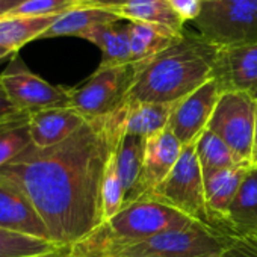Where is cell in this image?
<instances>
[{"label": "cell", "mask_w": 257, "mask_h": 257, "mask_svg": "<svg viewBox=\"0 0 257 257\" xmlns=\"http://www.w3.org/2000/svg\"><path fill=\"white\" fill-rule=\"evenodd\" d=\"M128 0H79V5L82 7H92V8H101L107 11H113L122 5H125Z\"/></svg>", "instance_id": "obj_31"}, {"label": "cell", "mask_w": 257, "mask_h": 257, "mask_svg": "<svg viewBox=\"0 0 257 257\" xmlns=\"http://www.w3.org/2000/svg\"><path fill=\"white\" fill-rule=\"evenodd\" d=\"M61 248L64 246L50 240L29 237L0 228V257H37L59 251Z\"/></svg>", "instance_id": "obj_26"}, {"label": "cell", "mask_w": 257, "mask_h": 257, "mask_svg": "<svg viewBox=\"0 0 257 257\" xmlns=\"http://www.w3.org/2000/svg\"><path fill=\"white\" fill-rule=\"evenodd\" d=\"M0 228L53 242L46 222L31 200L4 179H0Z\"/></svg>", "instance_id": "obj_12"}, {"label": "cell", "mask_w": 257, "mask_h": 257, "mask_svg": "<svg viewBox=\"0 0 257 257\" xmlns=\"http://www.w3.org/2000/svg\"><path fill=\"white\" fill-rule=\"evenodd\" d=\"M86 122V119L73 107H50L29 113V127L32 144L40 149H49L68 140Z\"/></svg>", "instance_id": "obj_13"}, {"label": "cell", "mask_w": 257, "mask_h": 257, "mask_svg": "<svg viewBox=\"0 0 257 257\" xmlns=\"http://www.w3.org/2000/svg\"><path fill=\"white\" fill-rule=\"evenodd\" d=\"M125 116L127 104L86 121L58 146L31 144L0 168V179L23 191L35 206L55 243L71 248L103 224V179L125 134Z\"/></svg>", "instance_id": "obj_1"}, {"label": "cell", "mask_w": 257, "mask_h": 257, "mask_svg": "<svg viewBox=\"0 0 257 257\" xmlns=\"http://www.w3.org/2000/svg\"><path fill=\"white\" fill-rule=\"evenodd\" d=\"M0 79L11 103L20 112L31 113L50 107L70 106L68 88L52 85L34 74L17 53L11 58Z\"/></svg>", "instance_id": "obj_9"}, {"label": "cell", "mask_w": 257, "mask_h": 257, "mask_svg": "<svg viewBox=\"0 0 257 257\" xmlns=\"http://www.w3.org/2000/svg\"><path fill=\"white\" fill-rule=\"evenodd\" d=\"M101 201H103V222L112 219L124 206V192H122V186L118 177L113 156L110 158L106 173H104L103 188H101Z\"/></svg>", "instance_id": "obj_27"}, {"label": "cell", "mask_w": 257, "mask_h": 257, "mask_svg": "<svg viewBox=\"0 0 257 257\" xmlns=\"http://www.w3.org/2000/svg\"><path fill=\"white\" fill-rule=\"evenodd\" d=\"M26 0H0V19L11 16Z\"/></svg>", "instance_id": "obj_33"}, {"label": "cell", "mask_w": 257, "mask_h": 257, "mask_svg": "<svg viewBox=\"0 0 257 257\" xmlns=\"http://www.w3.org/2000/svg\"><path fill=\"white\" fill-rule=\"evenodd\" d=\"M79 7V0H26L11 16L50 17L61 16Z\"/></svg>", "instance_id": "obj_28"}, {"label": "cell", "mask_w": 257, "mask_h": 257, "mask_svg": "<svg viewBox=\"0 0 257 257\" xmlns=\"http://www.w3.org/2000/svg\"><path fill=\"white\" fill-rule=\"evenodd\" d=\"M112 13L131 23H149L179 34L185 32V22L174 13L168 0H128Z\"/></svg>", "instance_id": "obj_19"}, {"label": "cell", "mask_w": 257, "mask_h": 257, "mask_svg": "<svg viewBox=\"0 0 257 257\" xmlns=\"http://www.w3.org/2000/svg\"><path fill=\"white\" fill-rule=\"evenodd\" d=\"M198 224L182 212L159 201L143 198L124 206L112 219L103 222L91 234L71 246L74 257L116 255L128 245L156 234L188 228Z\"/></svg>", "instance_id": "obj_3"}, {"label": "cell", "mask_w": 257, "mask_h": 257, "mask_svg": "<svg viewBox=\"0 0 257 257\" xmlns=\"http://www.w3.org/2000/svg\"><path fill=\"white\" fill-rule=\"evenodd\" d=\"M146 198L167 204L201 225L216 228L206 201L204 177L195 153V143L183 147L173 171Z\"/></svg>", "instance_id": "obj_4"}, {"label": "cell", "mask_w": 257, "mask_h": 257, "mask_svg": "<svg viewBox=\"0 0 257 257\" xmlns=\"http://www.w3.org/2000/svg\"><path fill=\"white\" fill-rule=\"evenodd\" d=\"M252 164H257V107H255V134H254V150H252Z\"/></svg>", "instance_id": "obj_35"}, {"label": "cell", "mask_w": 257, "mask_h": 257, "mask_svg": "<svg viewBox=\"0 0 257 257\" xmlns=\"http://www.w3.org/2000/svg\"><path fill=\"white\" fill-rule=\"evenodd\" d=\"M112 11L92 8V7H76L61 14L55 23L44 32L41 38H58V37H79L83 38L92 28L110 22H118Z\"/></svg>", "instance_id": "obj_20"}, {"label": "cell", "mask_w": 257, "mask_h": 257, "mask_svg": "<svg viewBox=\"0 0 257 257\" xmlns=\"http://www.w3.org/2000/svg\"><path fill=\"white\" fill-rule=\"evenodd\" d=\"M249 165H239L227 170H221L212 173L204 177V191H206V201L212 219L216 228L228 233L225 219L228 213V207L240 186V182L246 173Z\"/></svg>", "instance_id": "obj_17"}, {"label": "cell", "mask_w": 257, "mask_h": 257, "mask_svg": "<svg viewBox=\"0 0 257 257\" xmlns=\"http://www.w3.org/2000/svg\"><path fill=\"white\" fill-rule=\"evenodd\" d=\"M195 153H197V158L203 171V177L212 173L221 171V170H227V168H233L239 165H251V164L242 162L227 147V144L222 140H219L213 132H210L209 128H204L201 135L197 138Z\"/></svg>", "instance_id": "obj_24"}, {"label": "cell", "mask_w": 257, "mask_h": 257, "mask_svg": "<svg viewBox=\"0 0 257 257\" xmlns=\"http://www.w3.org/2000/svg\"><path fill=\"white\" fill-rule=\"evenodd\" d=\"M218 46L185 32L156 56L135 62L138 73L127 101L177 103L213 77Z\"/></svg>", "instance_id": "obj_2"}, {"label": "cell", "mask_w": 257, "mask_h": 257, "mask_svg": "<svg viewBox=\"0 0 257 257\" xmlns=\"http://www.w3.org/2000/svg\"><path fill=\"white\" fill-rule=\"evenodd\" d=\"M212 79L221 92H245L257 100V41L218 46Z\"/></svg>", "instance_id": "obj_11"}, {"label": "cell", "mask_w": 257, "mask_h": 257, "mask_svg": "<svg viewBox=\"0 0 257 257\" xmlns=\"http://www.w3.org/2000/svg\"><path fill=\"white\" fill-rule=\"evenodd\" d=\"M221 94L218 82L210 79L176 103L168 127L183 147L195 143L201 132L207 128Z\"/></svg>", "instance_id": "obj_10"}, {"label": "cell", "mask_w": 257, "mask_h": 257, "mask_svg": "<svg viewBox=\"0 0 257 257\" xmlns=\"http://www.w3.org/2000/svg\"><path fill=\"white\" fill-rule=\"evenodd\" d=\"M20 110H17V107L11 103L4 85H2V79H0V119H4L7 116H11L14 113H17Z\"/></svg>", "instance_id": "obj_32"}, {"label": "cell", "mask_w": 257, "mask_h": 257, "mask_svg": "<svg viewBox=\"0 0 257 257\" xmlns=\"http://www.w3.org/2000/svg\"><path fill=\"white\" fill-rule=\"evenodd\" d=\"M198 34L215 46L257 41V0L203 2L201 14L192 22Z\"/></svg>", "instance_id": "obj_7"}, {"label": "cell", "mask_w": 257, "mask_h": 257, "mask_svg": "<svg viewBox=\"0 0 257 257\" xmlns=\"http://www.w3.org/2000/svg\"><path fill=\"white\" fill-rule=\"evenodd\" d=\"M71 254V248L70 246H64L59 251L50 252V254H44V255H37V257H70Z\"/></svg>", "instance_id": "obj_34"}, {"label": "cell", "mask_w": 257, "mask_h": 257, "mask_svg": "<svg viewBox=\"0 0 257 257\" xmlns=\"http://www.w3.org/2000/svg\"><path fill=\"white\" fill-rule=\"evenodd\" d=\"M16 53H11V52H8V50H5V49H0V59H8L10 56H14Z\"/></svg>", "instance_id": "obj_36"}, {"label": "cell", "mask_w": 257, "mask_h": 257, "mask_svg": "<svg viewBox=\"0 0 257 257\" xmlns=\"http://www.w3.org/2000/svg\"><path fill=\"white\" fill-rule=\"evenodd\" d=\"M182 150V143L176 138L170 127L147 140L143 171L144 188L147 191V195L168 177V174L176 167Z\"/></svg>", "instance_id": "obj_15"}, {"label": "cell", "mask_w": 257, "mask_h": 257, "mask_svg": "<svg viewBox=\"0 0 257 257\" xmlns=\"http://www.w3.org/2000/svg\"><path fill=\"white\" fill-rule=\"evenodd\" d=\"M74 257V255H73ZM109 257H127V255H109Z\"/></svg>", "instance_id": "obj_37"}, {"label": "cell", "mask_w": 257, "mask_h": 257, "mask_svg": "<svg viewBox=\"0 0 257 257\" xmlns=\"http://www.w3.org/2000/svg\"><path fill=\"white\" fill-rule=\"evenodd\" d=\"M59 16L28 17L7 16L0 19V49L17 53L32 40H38L55 23Z\"/></svg>", "instance_id": "obj_22"}, {"label": "cell", "mask_w": 257, "mask_h": 257, "mask_svg": "<svg viewBox=\"0 0 257 257\" xmlns=\"http://www.w3.org/2000/svg\"><path fill=\"white\" fill-rule=\"evenodd\" d=\"M221 257H257V237H237Z\"/></svg>", "instance_id": "obj_30"}, {"label": "cell", "mask_w": 257, "mask_h": 257, "mask_svg": "<svg viewBox=\"0 0 257 257\" xmlns=\"http://www.w3.org/2000/svg\"><path fill=\"white\" fill-rule=\"evenodd\" d=\"M83 40L95 44L101 50V62L98 67H115L132 64L128 22H110L92 28Z\"/></svg>", "instance_id": "obj_18"}, {"label": "cell", "mask_w": 257, "mask_h": 257, "mask_svg": "<svg viewBox=\"0 0 257 257\" xmlns=\"http://www.w3.org/2000/svg\"><path fill=\"white\" fill-rule=\"evenodd\" d=\"M225 225L236 237H257V164H251L228 207Z\"/></svg>", "instance_id": "obj_16"}, {"label": "cell", "mask_w": 257, "mask_h": 257, "mask_svg": "<svg viewBox=\"0 0 257 257\" xmlns=\"http://www.w3.org/2000/svg\"><path fill=\"white\" fill-rule=\"evenodd\" d=\"M168 4L185 23L195 22L203 10V0H168Z\"/></svg>", "instance_id": "obj_29"}, {"label": "cell", "mask_w": 257, "mask_h": 257, "mask_svg": "<svg viewBox=\"0 0 257 257\" xmlns=\"http://www.w3.org/2000/svg\"><path fill=\"white\" fill-rule=\"evenodd\" d=\"M146 143V138L124 134L115 150L113 158L124 192V206L143 200L147 195L143 179Z\"/></svg>", "instance_id": "obj_14"}, {"label": "cell", "mask_w": 257, "mask_h": 257, "mask_svg": "<svg viewBox=\"0 0 257 257\" xmlns=\"http://www.w3.org/2000/svg\"><path fill=\"white\" fill-rule=\"evenodd\" d=\"M176 103H134L127 101L125 134L152 138L168 127Z\"/></svg>", "instance_id": "obj_21"}, {"label": "cell", "mask_w": 257, "mask_h": 257, "mask_svg": "<svg viewBox=\"0 0 257 257\" xmlns=\"http://www.w3.org/2000/svg\"><path fill=\"white\" fill-rule=\"evenodd\" d=\"M236 236L218 228L194 224L188 228L171 230L143 242L128 245L116 255L127 257H221Z\"/></svg>", "instance_id": "obj_6"}, {"label": "cell", "mask_w": 257, "mask_h": 257, "mask_svg": "<svg viewBox=\"0 0 257 257\" xmlns=\"http://www.w3.org/2000/svg\"><path fill=\"white\" fill-rule=\"evenodd\" d=\"M32 144L29 112H17L0 119V168Z\"/></svg>", "instance_id": "obj_25"}, {"label": "cell", "mask_w": 257, "mask_h": 257, "mask_svg": "<svg viewBox=\"0 0 257 257\" xmlns=\"http://www.w3.org/2000/svg\"><path fill=\"white\" fill-rule=\"evenodd\" d=\"M257 100L245 92H222L207 128L245 164H252Z\"/></svg>", "instance_id": "obj_8"}, {"label": "cell", "mask_w": 257, "mask_h": 257, "mask_svg": "<svg viewBox=\"0 0 257 257\" xmlns=\"http://www.w3.org/2000/svg\"><path fill=\"white\" fill-rule=\"evenodd\" d=\"M183 34H179V32H174L171 29L156 26V25L128 22V38H131L132 62H144L156 56L162 50L168 49Z\"/></svg>", "instance_id": "obj_23"}, {"label": "cell", "mask_w": 257, "mask_h": 257, "mask_svg": "<svg viewBox=\"0 0 257 257\" xmlns=\"http://www.w3.org/2000/svg\"><path fill=\"white\" fill-rule=\"evenodd\" d=\"M137 73L138 65L135 62L98 67L83 83L68 88L70 107L77 110L86 121L119 110L127 104Z\"/></svg>", "instance_id": "obj_5"}, {"label": "cell", "mask_w": 257, "mask_h": 257, "mask_svg": "<svg viewBox=\"0 0 257 257\" xmlns=\"http://www.w3.org/2000/svg\"><path fill=\"white\" fill-rule=\"evenodd\" d=\"M4 61H7V59H0V64H2V62H4Z\"/></svg>", "instance_id": "obj_38"}, {"label": "cell", "mask_w": 257, "mask_h": 257, "mask_svg": "<svg viewBox=\"0 0 257 257\" xmlns=\"http://www.w3.org/2000/svg\"><path fill=\"white\" fill-rule=\"evenodd\" d=\"M70 257H73V255H71V254H70Z\"/></svg>", "instance_id": "obj_39"}]
</instances>
